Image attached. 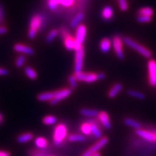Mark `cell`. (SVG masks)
<instances>
[{
  "label": "cell",
  "instance_id": "9a60e30c",
  "mask_svg": "<svg viewBox=\"0 0 156 156\" xmlns=\"http://www.w3.org/2000/svg\"><path fill=\"white\" fill-rule=\"evenodd\" d=\"M113 15H114V10L110 6H106L101 12V17L105 21L111 20L112 19Z\"/></svg>",
  "mask_w": 156,
  "mask_h": 156
},
{
  "label": "cell",
  "instance_id": "3957f363",
  "mask_svg": "<svg viewBox=\"0 0 156 156\" xmlns=\"http://www.w3.org/2000/svg\"><path fill=\"white\" fill-rule=\"evenodd\" d=\"M43 16L41 15H36L32 17L30 22V29L28 31V37L30 39L35 38L37 31L41 26L43 23Z\"/></svg>",
  "mask_w": 156,
  "mask_h": 156
},
{
  "label": "cell",
  "instance_id": "7c38bea8",
  "mask_svg": "<svg viewBox=\"0 0 156 156\" xmlns=\"http://www.w3.org/2000/svg\"><path fill=\"white\" fill-rule=\"evenodd\" d=\"M14 50L19 53L28 54V55H33L34 54V50L32 48L22 44H15L14 46Z\"/></svg>",
  "mask_w": 156,
  "mask_h": 156
},
{
  "label": "cell",
  "instance_id": "d6a6232c",
  "mask_svg": "<svg viewBox=\"0 0 156 156\" xmlns=\"http://www.w3.org/2000/svg\"><path fill=\"white\" fill-rule=\"evenodd\" d=\"M136 20L140 23H148L152 21V17L138 15L137 17H136Z\"/></svg>",
  "mask_w": 156,
  "mask_h": 156
},
{
  "label": "cell",
  "instance_id": "74e56055",
  "mask_svg": "<svg viewBox=\"0 0 156 156\" xmlns=\"http://www.w3.org/2000/svg\"><path fill=\"white\" fill-rule=\"evenodd\" d=\"M8 70L5 68L0 67V76H5L8 75Z\"/></svg>",
  "mask_w": 156,
  "mask_h": 156
},
{
  "label": "cell",
  "instance_id": "ffe728a7",
  "mask_svg": "<svg viewBox=\"0 0 156 156\" xmlns=\"http://www.w3.org/2000/svg\"><path fill=\"white\" fill-rule=\"evenodd\" d=\"M124 123H125V124H126L127 126H131L132 128L136 129H139L141 128L142 126L141 124L138 122L137 121L132 119L130 118L125 119H124Z\"/></svg>",
  "mask_w": 156,
  "mask_h": 156
},
{
  "label": "cell",
  "instance_id": "1f68e13d",
  "mask_svg": "<svg viewBox=\"0 0 156 156\" xmlns=\"http://www.w3.org/2000/svg\"><path fill=\"white\" fill-rule=\"evenodd\" d=\"M59 4L60 0H48V7L51 11H55Z\"/></svg>",
  "mask_w": 156,
  "mask_h": 156
},
{
  "label": "cell",
  "instance_id": "2e32d148",
  "mask_svg": "<svg viewBox=\"0 0 156 156\" xmlns=\"http://www.w3.org/2000/svg\"><path fill=\"white\" fill-rule=\"evenodd\" d=\"M112 46V41L108 38H103L100 42V49L103 53H108Z\"/></svg>",
  "mask_w": 156,
  "mask_h": 156
},
{
  "label": "cell",
  "instance_id": "277c9868",
  "mask_svg": "<svg viewBox=\"0 0 156 156\" xmlns=\"http://www.w3.org/2000/svg\"><path fill=\"white\" fill-rule=\"evenodd\" d=\"M67 134V129L63 124H58L56 126L54 132V142L56 146L62 145Z\"/></svg>",
  "mask_w": 156,
  "mask_h": 156
},
{
  "label": "cell",
  "instance_id": "8992f818",
  "mask_svg": "<svg viewBox=\"0 0 156 156\" xmlns=\"http://www.w3.org/2000/svg\"><path fill=\"white\" fill-rule=\"evenodd\" d=\"M84 56H85V50L83 47H81L79 49L75 51V73L78 74L82 73V69L83 67Z\"/></svg>",
  "mask_w": 156,
  "mask_h": 156
},
{
  "label": "cell",
  "instance_id": "836d02e7",
  "mask_svg": "<svg viewBox=\"0 0 156 156\" xmlns=\"http://www.w3.org/2000/svg\"><path fill=\"white\" fill-rule=\"evenodd\" d=\"M25 60H26V58H25V56L23 55H23H20L17 58L16 62H15V65H16V67H23V64H25Z\"/></svg>",
  "mask_w": 156,
  "mask_h": 156
},
{
  "label": "cell",
  "instance_id": "6da1fadb",
  "mask_svg": "<svg viewBox=\"0 0 156 156\" xmlns=\"http://www.w3.org/2000/svg\"><path fill=\"white\" fill-rule=\"evenodd\" d=\"M123 41H124L126 46H128L129 47L132 48V49L135 50L136 51H137L138 53L141 54L142 56H143L144 57L147 58L152 57V52L151 51L145 47L144 46H142V44L135 41L132 38H129V37H124L123 38Z\"/></svg>",
  "mask_w": 156,
  "mask_h": 156
},
{
  "label": "cell",
  "instance_id": "ac0fdd59",
  "mask_svg": "<svg viewBox=\"0 0 156 156\" xmlns=\"http://www.w3.org/2000/svg\"><path fill=\"white\" fill-rule=\"evenodd\" d=\"M122 90V85L121 83H116L113 86L112 89L109 90L108 92V97L111 98L116 97L119 93H120V91Z\"/></svg>",
  "mask_w": 156,
  "mask_h": 156
},
{
  "label": "cell",
  "instance_id": "44dd1931",
  "mask_svg": "<svg viewBox=\"0 0 156 156\" xmlns=\"http://www.w3.org/2000/svg\"><path fill=\"white\" fill-rule=\"evenodd\" d=\"M54 98V93L51 92H46L41 93L38 95V99L40 101H51Z\"/></svg>",
  "mask_w": 156,
  "mask_h": 156
},
{
  "label": "cell",
  "instance_id": "4fadbf2b",
  "mask_svg": "<svg viewBox=\"0 0 156 156\" xmlns=\"http://www.w3.org/2000/svg\"><path fill=\"white\" fill-rule=\"evenodd\" d=\"M64 44L65 48L69 51H73L75 49V38L70 36L68 34H64Z\"/></svg>",
  "mask_w": 156,
  "mask_h": 156
},
{
  "label": "cell",
  "instance_id": "f546056e",
  "mask_svg": "<svg viewBox=\"0 0 156 156\" xmlns=\"http://www.w3.org/2000/svg\"><path fill=\"white\" fill-rule=\"evenodd\" d=\"M58 30H56V29L51 30L47 35V37L46 38V41L47 43H51L54 40V38L58 36Z\"/></svg>",
  "mask_w": 156,
  "mask_h": 156
},
{
  "label": "cell",
  "instance_id": "7402d4cb",
  "mask_svg": "<svg viewBox=\"0 0 156 156\" xmlns=\"http://www.w3.org/2000/svg\"><path fill=\"white\" fill-rule=\"evenodd\" d=\"M80 114L83 116H89V117H94L98 115V112L95 109H87L83 108L80 111Z\"/></svg>",
  "mask_w": 156,
  "mask_h": 156
},
{
  "label": "cell",
  "instance_id": "f35d334b",
  "mask_svg": "<svg viewBox=\"0 0 156 156\" xmlns=\"http://www.w3.org/2000/svg\"><path fill=\"white\" fill-rule=\"evenodd\" d=\"M7 29L5 26H0V35L5 34V33H7Z\"/></svg>",
  "mask_w": 156,
  "mask_h": 156
},
{
  "label": "cell",
  "instance_id": "5bb4252c",
  "mask_svg": "<svg viewBox=\"0 0 156 156\" xmlns=\"http://www.w3.org/2000/svg\"><path fill=\"white\" fill-rule=\"evenodd\" d=\"M98 116V119L100 120V122L103 124V126L106 129H110L111 127H112V124H111L108 114L105 112H101L99 113Z\"/></svg>",
  "mask_w": 156,
  "mask_h": 156
},
{
  "label": "cell",
  "instance_id": "8d00e7d4",
  "mask_svg": "<svg viewBox=\"0 0 156 156\" xmlns=\"http://www.w3.org/2000/svg\"><path fill=\"white\" fill-rule=\"evenodd\" d=\"M74 2H75V0H60V4L63 6V7H71L72 5H73Z\"/></svg>",
  "mask_w": 156,
  "mask_h": 156
},
{
  "label": "cell",
  "instance_id": "d4e9b609",
  "mask_svg": "<svg viewBox=\"0 0 156 156\" xmlns=\"http://www.w3.org/2000/svg\"><path fill=\"white\" fill-rule=\"evenodd\" d=\"M90 124L91 132H92L95 138H97V139H101V136H102V133H101L100 129L98 127L96 124H95V123H90Z\"/></svg>",
  "mask_w": 156,
  "mask_h": 156
},
{
  "label": "cell",
  "instance_id": "83f0119b",
  "mask_svg": "<svg viewBox=\"0 0 156 156\" xmlns=\"http://www.w3.org/2000/svg\"><path fill=\"white\" fill-rule=\"evenodd\" d=\"M68 140L70 142H84L85 141V137L80 134H70Z\"/></svg>",
  "mask_w": 156,
  "mask_h": 156
},
{
  "label": "cell",
  "instance_id": "5b68a950",
  "mask_svg": "<svg viewBox=\"0 0 156 156\" xmlns=\"http://www.w3.org/2000/svg\"><path fill=\"white\" fill-rule=\"evenodd\" d=\"M112 46L116 56L120 59H124V54L123 51V39L120 36H115L112 38Z\"/></svg>",
  "mask_w": 156,
  "mask_h": 156
},
{
  "label": "cell",
  "instance_id": "b9f144b4",
  "mask_svg": "<svg viewBox=\"0 0 156 156\" xmlns=\"http://www.w3.org/2000/svg\"><path fill=\"white\" fill-rule=\"evenodd\" d=\"M2 122H3V116H2V115L0 114V124H2Z\"/></svg>",
  "mask_w": 156,
  "mask_h": 156
},
{
  "label": "cell",
  "instance_id": "7a4b0ae2",
  "mask_svg": "<svg viewBox=\"0 0 156 156\" xmlns=\"http://www.w3.org/2000/svg\"><path fill=\"white\" fill-rule=\"evenodd\" d=\"M75 77L77 80L85 82L87 83H92L97 80H103L106 77L104 73H82L75 74Z\"/></svg>",
  "mask_w": 156,
  "mask_h": 156
},
{
  "label": "cell",
  "instance_id": "52a82bcc",
  "mask_svg": "<svg viewBox=\"0 0 156 156\" xmlns=\"http://www.w3.org/2000/svg\"><path fill=\"white\" fill-rule=\"evenodd\" d=\"M72 93V90L68 88H64L54 92V98L50 101L51 105H56L60 101H63L66 98H67Z\"/></svg>",
  "mask_w": 156,
  "mask_h": 156
},
{
  "label": "cell",
  "instance_id": "603a6c76",
  "mask_svg": "<svg viewBox=\"0 0 156 156\" xmlns=\"http://www.w3.org/2000/svg\"><path fill=\"white\" fill-rule=\"evenodd\" d=\"M35 144H36V145L38 147L43 149V148L47 147L48 141L46 138L42 137V136H38L35 140Z\"/></svg>",
  "mask_w": 156,
  "mask_h": 156
},
{
  "label": "cell",
  "instance_id": "9c48e42d",
  "mask_svg": "<svg viewBox=\"0 0 156 156\" xmlns=\"http://www.w3.org/2000/svg\"><path fill=\"white\" fill-rule=\"evenodd\" d=\"M87 34V28L85 25H80L76 28L75 42L80 45H83L85 41Z\"/></svg>",
  "mask_w": 156,
  "mask_h": 156
},
{
  "label": "cell",
  "instance_id": "d6986e66",
  "mask_svg": "<svg viewBox=\"0 0 156 156\" xmlns=\"http://www.w3.org/2000/svg\"><path fill=\"white\" fill-rule=\"evenodd\" d=\"M34 137V135H33L32 133L30 132H27V133L20 134L18 137H17V141H18L20 143H25V142H28L30 141Z\"/></svg>",
  "mask_w": 156,
  "mask_h": 156
},
{
  "label": "cell",
  "instance_id": "cb8c5ba5",
  "mask_svg": "<svg viewBox=\"0 0 156 156\" xmlns=\"http://www.w3.org/2000/svg\"><path fill=\"white\" fill-rule=\"evenodd\" d=\"M154 14L153 9L151 7H142L138 10V15H146V16H151L152 17Z\"/></svg>",
  "mask_w": 156,
  "mask_h": 156
},
{
  "label": "cell",
  "instance_id": "e0dca14e",
  "mask_svg": "<svg viewBox=\"0 0 156 156\" xmlns=\"http://www.w3.org/2000/svg\"><path fill=\"white\" fill-rule=\"evenodd\" d=\"M84 17H85V15L83 12L77 13L70 22V27L73 28H77L78 25H80V23L84 20Z\"/></svg>",
  "mask_w": 156,
  "mask_h": 156
},
{
  "label": "cell",
  "instance_id": "4dcf8cb0",
  "mask_svg": "<svg viewBox=\"0 0 156 156\" xmlns=\"http://www.w3.org/2000/svg\"><path fill=\"white\" fill-rule=\"evenodd\" d=\"M81 130L83 133L85 135H89L91 132V124L90 123H85L81 126Z\"/></svg>",
  "mask_w": 156,
  "mask_h": 156
},
{
  "label": "cell",
  "instance_id": "ab89813d",
  "mask_svg": "<svg viewBox=\"0 0 156 156\" xmlns=\"http://www.w3.org/2000/svg\"><path fill=\"white\" fill-rule=\"evenodd\" d=\"M0 156H10V153L7 151H0Z\"/></svg>",
  "mask_w": 156,
  "mask_h": 156
},
{
  "label": "cell",
  "instance_id": "8fae6325",
  "mask_svg": "<svg viewBox=\"0 0 156 156\" xmlns=\"http://www.w3.org/2000/svg\"><path fill=\"white\" fill-rule=\"evenodd\" d=\"M136 133L138 136H141L147 141L152 142H156V132H151L139 129H136Z\"/></svg>",
  "mask_w": 156,
  "mask_h": 156
},
{
  "label": "cell",
  "instance_id": "4316f807",
  "mask_svg": "<svg viewBox=\"0 0 156 156\" xmlns=\"http://www.w3.org/2000/svg\"><path fill=\"white\" fill-rule=\"evenodd\" d=\"M56 118L54 116H51V115H48V116H45L43 119V122L46 125H52L54 124L56 122Z\"/></svg>",
  "mask_w": 156,
  "mask_h": 156
},
{
  "label": "cell",
  "instance_id": "30bf717a",
  "mask_svg": "<svg viewBox=\"0 0 156 156\" xmlns=\"http://www.w3.org/2000/svg\"><path fill=\"white\" fill-rule=\"evenodd\" d=\"M148 73H149V82L151 85L156 87V61L153 59L148 62Z\"/></svg>",
  "mask_w": 156,
  "mask_h": 156
},
{
  "label": "cell",
  "instance_id": "e575fe53",
  "mask_svg": "<svg viewBox=\"0 0 156 156\" xmlns=\"http://www.w3.org/2000/svg\"><path fill=\"white\" fill-rule=\"evenodd\" d=\"M119 6L122 11L125 12L128 9V3L126 0H119Z\"/></svg>",
  "mask_w": 156,
  "mask_h": 156
},
{
  "label": "cell",
  "instance_id": "7bdbcfd3",
  "mask_svg": "<svg viewBox=\"0 0 156 156\" xmlns=\"http://www.w3.org/2000/svg\"><path fill=\"white\" fill-rule=\"evenodd\" d=\"M91 156H101V155L98 153H93Z\"/></svg>",
  "mask_w": 156,
  "mask_h": 156
},
{
  "label": "cell",
  "instance_id": "ba28073f",
  "mask_svg": "<svg viewBox=\"0 0 156 156\" xmlns=\"http://www.w3.org/2000/svg\"><path fill=\"white\" fill-rule=\"evenodd\" d=\"M108 140L107 137L102 138V139H101L98 142H96L94 145L92 146V147L90 148L89 150H87V151H85V153L82 155V156H91L93 153H98L101 148H103L107 143H108Z\"/></svg>",
  "mask_w": 156,
  "mask_h": 156
},
{
  "label": "cell",
  "instance_id": "60d3db41",
  "mask_svg": "<svg viewBox=\"0 0 156 156\" xmlns=\"http://www.w3.org/2000/svg\"><path fill=\"white\" fill-rule=\"evenodd\" d=\"M4 19V13H3V10L2 9L1 7H0V23L3 21Z\"/></svg>",
  "mask_w": 156,
  "mask_h": 156
},
{
  "label": "cell",
  "instance_id": "d590c367",
  "mask_svg": "<svg viewBox=\"0 0 156 156\" xmlns=\"http://www.w3.org/2000/svg\"><path fill=\"white\" fill-rule=\"evenodd\" d=\"M69 83L70 86H71L72 88H75L77 87V80L76 78L75 75H73V76H70L69 77Z\"/></svg>",
  "mask_w": 156,
  "mask_h": 156
},
{
  "label": "cell",
  "instance_id": "484cf974",
  "mask_svg": "<svg viewBox=\"0 0 156 156\" xmlns=\"http://www.w3.org/2000/svg\"><path fill=\"white\" fill-rule=\"evenodd\" d=\"M25 73L27 77L31 80H35L37 77V73L32 67H27L25 68Z\"/></svg>",
  "mask_w": 156,
  "mask_h": 156
},
{
  "label": "cell",
  "instance_id": "f1b7e54d",
  "mask_svg": "<svg viewBox=\"0 0 156 156\" xmlns=\"http://www.w3.org/2000/svg\"><path fill=\"white\" fill-rule=\"evenodd\" d=\"M127 93L129 95H130V96L136 98L141 99V100H142V99H145V95L142 93L139 92V91H136V90H128Z\"/></svg>",
  "mask_w": 156,
  "mask_h": 156
}]
</instances>
